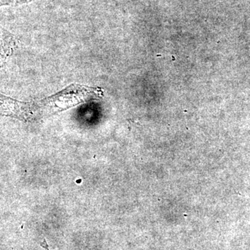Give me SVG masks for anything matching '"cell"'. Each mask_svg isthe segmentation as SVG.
<instances>
[{
    "label": "cell",
    "mask_w": 250,
    "mask_h": 250,
    "mask_svg": "<svg viewBox=\"0 0 250 250\" xmlns=\"http://www.w3.org/2000/svg\"><path fill=\"white\" fill-rule=\"evenodd\" d=\"M34 0H1V6H16V5L27 4Z\"/></svg>",
    "instance_id": "cell-1"
}]
</instances>
